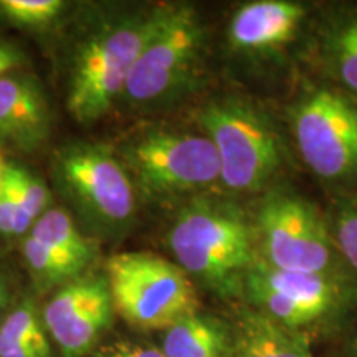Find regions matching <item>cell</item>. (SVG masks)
<instances>
[{
  "instance_id": "obj_22",
  "label": "cell",
  "mask_w": 357,
  "mask_h": 357,
  "mask_svg": "<svg viewBox=\"0 0 357 357\" xmlns=\"http://www.w3.org/2000/svg\"><path fill=\"white\" fill-rule=\"evenodd\" d=\"M333 240L337 252L357 271V200L341 207L334 223Z\"/></svg>"
},
{
  "instance_id": "obj_12",
  "label": "cell",
  "mask_w": 357,
  "mask_h": 357,
  "mask_svg": "<svg viewBox=\"0 0 357 357\" xmlns=\"http://www.w3.org/2000/svg\"><path fill=\"white\" fill-rule=\"evenodd\" d=\"M305 15V7L296 2H248L231 17L229 40L236 52L252 55L275 52L291 42Z\"/></svg>"
},
{
  "instance_id": "obj_20",
  "label": "cell",
  "mask_w": 357,
  "mask_h": 357,
  "mask_svg": "<svg viewBox=\"0 0 357 357\" xmlns=\"http://www.w3.org/2000/svg\"><path fill=\"white\" fill-rule=\"evenodd\" d=\"M66 3L61 0H0V13L10 24L24 29H45L52 25Z\"/></svg>"
},
{
  "instance_id": "obj_5",
  "label": "cell",
  "mask_w": 357,
  "mask_h": 357,
  "mask_svg": "<svg viewBox=\"0 0 357 357\" xmlns=\"http://www.w3.org/2000/svg\"><path fill=\"white\" fill-rule=\"evenodd\" d=\"M204 47L205 32L195 8L158 7L123 98L136 106H158L184 95L197 78Z\"/></svg>"
},
{
  "instance_id": "obj_17",
  "label": "cell",
  "mask_w": 357,
  "mask_h": 357,
  "mask_svg": "<svg viewBox=\"0 0 357 357\" xmlns=\"http://www.w3.org/2000/svg\"><path fill=\"white\" fill-rule=\"evenodd\" d=\"M22 253L38 288L66 284L79 278L86 270V266L79 261L50 248L48 245L33 238L32 235L25 236L22 243Z\"/></svg>"
},
{
  "instance_id": "obj_16",
  "label": "cell",
  "mask_w": 357,
  "mask_h": 357,
  "mask_svg": "<svg viewBox=\"0 0 357 357\" xmlns=\"http://www.w3.org/2000/svg\"><path fill=\"white\" fill-rule=\"evenodd\" d=\"M29 235L56 252L79 261L86 268L96 257V247L91 240L86 238L77 229L68 213L60 208H48L35 222Z\"/></svg>"
},
{
  "instance_id": "obj_21",
  "label": "cell",
  "mask_w": 357,
  "mask_h": 357,
  "mask_svg": "<svg viewBox=\"0 0 357 357\" xmlns=\"http://www.w3.org/2000/svg\"><path fill=\"white\" fill-rule=\"evenodd\" d=\"M6 172L10 181L19 190L22 200H24L26 211L35 218V222L48 211V202H50V194H48L47 185L35 177L32 172L26 169L17 166L13 162H7Z\"/></svg>"
},
{
  "instance_id": "obj_27",
  "label": "cell",
  "mask_w": 357,
  "mask_h": 357,
  "mask_svg": "<svg viewBox=\"0 0 357 357\" xmlns=\"http://www.w3.org/2000/svg\"><path fill=\"white\" fill-rule=\"evenodd\" d=\"M6 166H7V160L3 159L2 154H0V190H2L3 177H6Z\"/></svg>"
},
{
  "instance_id": "obj_9",
  "label": "cell",
  "mask_w": 357,
  "mask_h": 357,
  "mask_svg": "<svg viewBox=\"0 0 357 357\" xmlns=\"http://www.w3.org/2000/svg\"><path fill=\"white\" fill-rule=\"evenodd\" d=\"M294 142L307 169L329 185L357 184V106L329 88H314L291 111Z\"/></svg>"
},
{
  "instance_id": "obj_15",
  "label": "cell",
  "mask_w": 357,
  "mask_h": 357,
  "mask_svg": "<svg viewBox=\"0 0 357 357\" xmlns=\"http://www.w3.org/2000/svg\"><path fill=\"white\" fill-rule=\"evenodd\" d=\"M160 351L166 357H227L230 341L222 323L192 314L167 329Z\"/></svg>"
},
{
  "instance_id": "obj_23",
  "label": "cell",
  "mask_w": 357,
  "mask_h": 357,
  "mask_svg": "<svg viewBox=\"0 0 357 357\" xmlns=\"http://www.w3.org/2000/svg\"><path fill=\"white\" fill-rule=\"evenodd\" d=\"M102 357H166L162 351L153 346L131 344V342H121L114 344L111 349L106 351Z\"/></svg>"
},
{
  "instance_id": "obj_7",
  "label": "cell",
  "mask_w": 357,
  "mask_h": 357,
  "mask_svg": "<svg viewBox=\"0 0 357 357\" xmlns=\"http://www.w3.org/2000/svg\"><path fill=\"white\" fill-rule=\"evenodd\" d=\"M123 164L146 197L169 200L220 182L215 147L205 134L147 131L123 147Z\"/></svg>"
},
{
  "instance_id": "obj_1",
  "label": "cell",
  "mask_w": 357,
  "mask_h": 357,
  "mask_svg": "<svg viewBox=\"0 0 357 357\" xmlns=\"http://www.w3.org/2000/svg\"><path fill=\"white\" fill-rule=\"evenodd\" d=\"M255 243V227L242 208L215 197L190 199L169 230L177 265L220 293L245 287L257 261Z\"/></svg>"
},
{
  "instance_id": "obj_13",
  "label": "cell",
  "mask_w": 357,
  "mask_h": 357,
  "mask_svg": "<svg viewBox=\"0 0 357 357\" xmlns=\"http://www.w3.org/2000/svg\"><path fill=\"white\" fill-rule=\"evenodd\" d=\"M247 276L281 293L303 310L312 312L318 319L337 301V288L329 275L276 270L265 261L257 260Z\"/></svg>"
},
{
  "instance_id": "obj_11",
  "label": "cell",
  "mask_w": 357,
  "mask_h": 357,
  "mask_svg": "<svg viewBox=\"0 0 357 357\" xmlns=\"http://www.w3.org/2000/svg\"><path fill=\"white\" fill-rule=\"evenodd\" d=\"M50 131V106L37 79L19 70L0 77V144L30 153Z\"/></svg>"
},
{
  "instance_id": "obj_18",
  "label": "cell",
  "mask_w": 357,
  "mask_h": 357,
  "mask_svg": "<svg viewBox=\"0 0 357 357\" xmlns=\"http://www.w3.org/2000/svg\"><path fill=\"white\" fill-rule=\"evenodd\" d=\"M324 53L334 77L357 96V13L342 17L326 32Z\"/></svg>"
},
{
  "instance_id": "obj_3",
  "label": "cell",
  "mask_w": 357,
  "mask_h": 357,
  "mask_svg": "<svg viewBox=\"0 0 357 357\" xmlns=\"http://www.w3.org/2000/svg\"><path fill=\"white\" fill-rule=\"evenodd\" d=\"M154 15L155 8L121 15L101 24L78 45L71 58L66 95L70 114L78 123L98 121L123 98Z\"/></svg>"
},
{
  "instance_id": "obj_10",
  "label": "cell",
  "mask_w": 357,
  "mask_h": 357,
  "mask_svg": "<svg viewBox=\"0 0 357 357\" xmlns=\"http://www.w3.org/2000/svg\"><path fill=\"white\" fill-rule=\"evenodd\" d=\"M113 310L106 275H82L52 298L43 323L63 357H83L111 324Z\"/></svg>"
},
{
  "instance_id": "obj_26",
  "label": "cell",
  "mask_w": 357,
  "mask_h": 357,
  "mask_svg": "<svg viewBox=\"0 0 357 357\" xmlns=\"http://www.w3.org/2000/svg\"><path fill=\"white\" fill-rule=\"evenodd\" d=\"M7 283H6V278H3V273L2 270H0V311H2V307L6 306L7 303Z\"/></svg>"
},
{
  "instance_id": "obj_25",
  "label": "cell",
  "mask_w": 357,
  "mask_h": 357,
  "mask_svg": "<svg viewBox=\"0 0 357 357\" xmlns=\"http://www.w3.org/2000/svg\"><path fill=\"white\" fill-rule=\"evenodd\" d=\"M0 357H52V352H42L30 346H13L0 352Z\"/></svg>"
},
{
  "instance_id": "obj_2",
  "label": "cell",
  "mask_w": 357,
  "mask_h": 357,
  "mask_svg": "<svg viewBox=\"0 0 357 357\" xmlns=\"http://www.w3.org/2000/svg\"><path fill=\"white\" fill-rule=\"evenodd\" d=\"M199 123L220 162V182L235 194L266 189L287 162V146L270 114L255 101L222 96L199 111Z\"/></svg>"
},
{
  "instance_id": "obj_19",
  "label": "cell",
  "mask_w": 357,
  "mask_h": 357,
  "mask_svg": "<svg viewBox=\"0 0 357 357\" xmlns=\"http://www.w3.org/2000/svg\"><path fill=\"white\" fill-rule=\"evenodd\" d=\"M13 346H30L42 352H52L42 321L30 303L13 310L0 326V352Z\"/></svg>"
},
{
  "instance_id": "obj_14",
  "label": "cell",
  "mask_w": 357,
  "mask_h": 357,
  "mask_svg": "<svg viewBox=\"0 0 357 357\" xmlns=\"http://www.w3.org/2000/svg\"><path fill=\"white\" fill-rule=\"evenodd\" d=\"M235 357H312L303 334L276 323L270 316L252 312L242 321Z\"/></svg>"
},
{
  "instance_id": "obj_6",
  "label": "cell",
  "mask_w": 357,
  "mask_h": 357,
  "mask_svg": "<svg viewBox=\"0 0 357 357\" xmlns=\"http://www.w3.org/2000/svg\"><path fill=\"white\" fill-rule=\"evenodd\" d=\"M53 176L89 227L119 234L136 213L134 184L113 151L96 142H71L56 151Z\"/></svg>"
},
{
  "instance_id": "obj_4",
  "label": "cell",
  "mask_w": 357,
  "mask_h": 357,
  "mask_svg": "<svg viewBox=\"0 0 357 357\" xmlns=\"http://www.w3.org/2000/svg\"><path fill=\"white\" fill-rule=\"evenodd\" d=\"M106 280L113 307L136 329L167 331L197 314V294L189 275L154 253H116L106 263Z\"/></svg>"
},
{
  "instance_id": "obj_24",
  "label": "cell",
  "mask_w": 357,
  "mask_h": 357,
  "mask_svg": "<svg viewBox=\"0 0 357 357\" xmlns=\"http://www.w3.org/2000/svg\"><path fill=\"white\" fill-rule=\"evenodd\" d=\"M24 65V53L15 45L0 38V77L17 71Z\"/></svg>"
},
{
  "instance_id": "obj_8",
  "label": "cell",
  "mask_w": 357,
  "mask_h": 357,
  "mask_svg": "<svg viewBox=\"0 0 357 357\" xmlns=\"http://www.w3.org/2000/svg\"><path fill=\"white\" fill-rule=\"evenodd\" d=\"M255 234L268 266L329 275L336 245L314 205L296 192L271 187L258 205Z\"/></svg>"
}]
</instances>
